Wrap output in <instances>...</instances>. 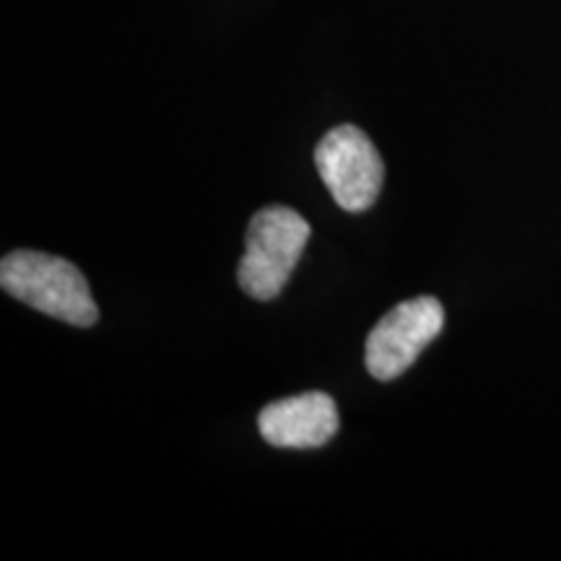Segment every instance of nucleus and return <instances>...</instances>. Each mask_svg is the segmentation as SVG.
Masks as SVG:
<instances>
[{
    "mask_svg": "<svg viewBox=\"0 0 561 561\" xmlns=\"http://www.w3.org/2000/svg\"><path fill=\"white\" fill-rule=\"evenodd\" d=\"M0 286L32 310L50 314L68 325L91 328L100 320V310L83 273L73 263L47 252L16 250L5 255L0 263Z\"/></svg>",
    "mask_w": 561,
    "mask_h": 561,
    "instance_id": "obj_1",
    "label": "nucleus"
},
{
    "mask_svg": "<svg viewBox=\"0 0 561 561\" xmlns=\"http://www.w3.org/2000/svg\"><path fill=\"white\" fill-rule=\"evenodd\" d=\"M310 240V224L286 206H268L252 216L248 244L237 268L240 289L257 301L276 299L289 284Z\"/></svg>",
    "mask_w": 561,
    "mask_h": 561,
    "instance_id": "obj_2",
    "label": "nucleus"
},
{
    "mask_svg": "<svg viewBox=\"0 0 561 561\" xmlns=\"http://www.w3.org/2000/svg\"><path fill=\"white\" fill-rule=\"evenodd\" d=\"M314 164L333 201L348 214L367 210L382 191V157L356 125H339L325 133L314 149Z\"/></svg>",
    "mask_w": 561,
    "mask_h": 561,
    "instance_id": "obj_3",
    "label": "nucleus"
},
{
    "mask_svg": "<svg viewBox=\"0 0 561 561\" xmlns=\"http://www.w3.org/2000/svg\"><path fill=\"white\" fill-rule=\"evenodd\" d=\"M445 328V310L434 297L401 301L371 328L367 339V369L375 380L401 377L419 354Z\"/></svg>",
    "mask_w": 561,
    "mask_h": 561,
    "instance_id": "obj_4",
    "label": "nucleus"
},
{
    "mask_svg": "<svg viewBox=\"0 0 561 561\" xmlns=\"http://www.w3.org/2000/svg\"><path fill=\"white\" fill-rule=\"evenodd\" d=\"M339 409L328 392H301L265 405L257 416L263 439L286 450H310L322 447L339 432Z\"/></svg>",
    "mask_w": 561,
    "mask_h": 561,
    "instance_id": "obj_5",
    "label": "nucleus"
}]
</instances>
